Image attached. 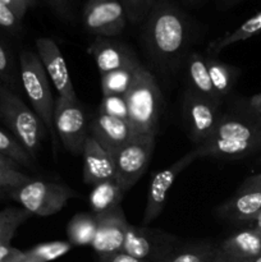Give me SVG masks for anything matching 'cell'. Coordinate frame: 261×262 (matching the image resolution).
<instances>
[{"label":"cell","mask_w":261,"mask_h":262,"mask_svg":"<svg viewBox=\"0 0 261 262\" xmlns=\"http://www.w3.org/2000/svg\"><path fill=\"white\" fill-rule=\"evenodd\" d=\"M216 246L211 243L178 245L161 262H214Z\"/></svg>","instance_id":"25"},{"label":"cell","mask_w":261,"mask_h":262,"mask_svg":"<svg viewBox=\"0 0 261 262\" xmlns=\"http://www.w3.org/2000/svg\"><path fill=\"white\" fill-rule=\"evenodd\" d=\"M22 20L13 12L10 7H8L3 0H0V27L8 31H18Z\"/></svg>","instance_id":"33"},{"label":"cell","mask_w":261,"mask_h":262,"mask_svg":"<svg viewBox=\"0 0 261 262\" xmlns=\"http://www.w3.org/2000/svg\"><path fill=\"white\" fill-rule=\"evenodd\" d=\"M240 189H261V173L253 174V176L248 177V178L241 184Z\"/></svg>","instance_id":"39"},{"label":"cell","mask_w":261,"mask_h":262,"mask_svg":"<svg viewBox=\"0 0 261 262\" xmlns=\"http://www.w3.org/2000/svg\"><path fill=\"white\" fill-rule=\"evenodd\" d=\"M261 32V12H258L257 14L251 17L250 19L246 20L245 23L240 26L238 28H235L233 32L225 33L222 37L215 38L214 41L209 43L207 46V50L212 54H217L225 49L227 46L233 45L235 42H240V41H245L247 38L253 37L257 33Z\"/></svg>","instance_id":"24"},{"label":"cell","mask_w":261,"mask_h":262,"mask_svg":"<svg viewBox=\"0 0 261 262\" xmlns=\"http://www.w3.org/2000/svg\"><path fill=\"white\" fill-rule=\"evenodd\" d=\"M97 217L96 233L91 247L99 257L120 252L124 245L125 233L129 223L125 219L122 207Z\"/></svg>","instance_id":"15"},{"label":"cell","mask_w":261,"mask_h":262,"mask_svg":"<svg viewBox=\"0 0 261 262\" xmlns=\"http://www.w3.org/2000/svg\"><path fill=\"white\" fill-rule=\"evenodd\" d=\"M97 262H143L141 260H137V258L132 257V256L127 255L125 252L120 251V252L113 253V255L102 256V257H99Z\"/></svg>","instance_id":"38"},{"label":"cell","mask_w":261,"mask_h":262,"mask_svg":"<svg viewBox=\"0 0 261 262\" xmlns=\"http://www.w3.org/2000/svg\"><path fill=\"white\" fill-rule=\"evenodd\" d=\"M124 194L125 192L120 188L117 179H110L92 186V191L89 196L91 212L99 216L119 209L122 207Z\"/></svg>","instance_id":"20"},{"label":"cell","mask_w":261,"mask_h":262,"mask_svg":"<svg viewBox=\"0 0 261 262\" xmlns=\"http://www.w3.org/2000/svg\"><path fill=\"white\" fill-rule=\"evenodd\" d=\"M20 82L32 110L45 124L50 137L54 154L58 152L59 138L54 128L55 100L51 91V82L38 59L37 54L31 50L19 53Z\"/></svg>","instance_id":"4"},{"label":"cell","mask_w":261,"mask_h":262,"mask_svg":"<svg viewBox=\"0 0 261 262\" xmlns=\"http://www.w3.org/2000/svg\"><path fill=\"white\" fill-rule=\"evenodd\" d=\"M128 106V122L135 135L156 136L164 99L161 90L147 68L141 64L129 91L125 95Z\"/></svg>","instance_id":"3"},{"label":"cell","mask_w":261,"mask_h":262,"mask_svg":"<svg viewBox=\"0 0 261 262\" xmlns=\"http://www.w3.org/2000/svg\"><path fill=\"white\" fill-rule=\"evenodd\" d=\"M13 78V63L9 53L0 42V79L10 83Z\"/></svg>","instance_id":"34"},{"label":"cell","mask_w":261,"mask_h":262,"mask_svg":"<svg viewBox=\"0 0 261 262\" xmlns=\"http://www.w3.org/2000/svg\"><path fill=\"white\" fill-rule=\"evenodd\" d=\"M222 102L202 96L193 90H187L183 97V118L187 133L196 145L210 137L219 124L223 114Z\"/></svg>","instance_id":"10"},{"label":"cell","mask_w":261,"mask_h":262,"mask_svg":"<svg viewBox=\"0 0 261 262\" xmlns=\"http://www.w3.org/2000/svg\"><path fill=\"white\" fill-rule=\"evenodd\" d=\"M8 7L13 9V12L18 15L20 20L23 19L25 14L30 8H32L36 4V0H3Z\"/></svg>","instance_id":"36"},{"label":"cell","mask_w":261,"mask_h":262,"mask_svg":"<svg viewBox=\"0 0 261 262\" xmlns=\"http://www.w3.org/2000/svg\"><path fill=\"white\" fill-rule=\"evenodd\" d=\"M0 154L12 159L18 165L27 166V168L32 166V158L28 155L25 147L14 137L2 129H0Z\"/></svg>","instance_id":"29"},{"label":"cell","mask_w":261,"mask_h":262,"mask_svg":"<svg viewBox=\"0 0 261 262\" xmlns=\"http://www.w3.org/2000/svg\"><path fill=\"white\" fill-rule=\"evenodd\" d=\"M0 194H2V189H0Z\"/></svg>","instance_id":"48"},{"label":"cell","mask_w":261,"mask_h":262,"mask_svg":"<svg viewBox=\"0 0 261 262\" xmlns=\"http://www.w3.org/2000/svg\"><path fill=\"white\" fill-rule=\"evenodd\" d=\"M214 262H261V256H256V257H250V258H229V257H222V256L216 255Z\"/></svg>","instance_id":"40"},{"label":"cell","mask_w":261,"mask_h":262,"mask_svg":"<svg viewBox=\"0 0 261 262\" xmlns=\"http://www.w3.org/2000/svg\"><path fill=\"white\" fill-rule=\"evenodd\" d=\"M89 53L96 63L100 76L117 69L137 67L141 64L135 51L127 43L115 37L97 36L89 46Z\"/></svg>","instance_id":"14"},{"label":"cell","mask_w":261,"mask_h":262,"mask_svg":"<svg viewBox=\"0 0 261 262\" xmlns=\"http://www.w3.org/2000/svg\"><path fill=\"white\" fill-rule=\"evenodd\" d=\"M246 105H247V109H253V107H258L261 106V92L260 94L253 95L252 97L246 101Z\"/></svg>","instance_id":"42"},{"label":"cell","mask_w":261,"mask_h":262,"mask_svg":"<svg viewBox=\"0 0 261 262\" xmlns=\"http://www.w3.org/2000/svg\"><path fill=\"white\" fill-rule=\"evenodd\" d=\"M0 118L28 155L36 159L48 130L36 113L7 86H0Z\"/></svg>","instance_id":"5"},{"label":"cell","mask_w":261,"mask_h":262,"mask_svg":"<svg viewBox=\"0 0 261 262\" xmlns=\"http://www.w3.org/2000/svg\"><path fill=\"white\" fill-rule=\"evenodd\" d=\"M156 136L135 135V137L114 154L117 182L127 193L147 170L153 158Z\"/></svg>","instance_id":"7"},{"label":"cell","mask_w":261,"mask_h":262,"mask_svg":"<svg viewBox=\"0 0 261 262\" xmlns=\"http://www.w3.org/2000/svg\"><path fill=\"white\" fill-rule=\"evenodd\" d=\"M54 128L68 152L72 155H82L84 143L89 138V122L83 107L77 99L55 100L54 109Z\"/></svg>","instance_id":"8"},{"label":"cell","mask_w":261,"mask_h":262,"mask_svg":"<svg viewBox=\"0 0 261 262\" xmlns=\"http://www.w3.org/2000/svg\"><path fill=\"white\" fill-rule=\"evenodd\" d=\"M241 0H219L217 4H219L220 8H229L232 5H235L237 3H240Z\"/></svg>","instance_id":"45"},{"label":"cell","mask_w":261,"mask_h":262,"mask_svg":"<svg viewBox=\"0 0 261 262\" xmlns=\"http://www.w3.org/2000/svg\"><path fill=\"white\" fill-rule=\"evenodd\" d=\"M23 251L12 247L10 245L0 246V262H18Z\"/></svg>","instance_id":"37"},{"label":"cell","mask_w":261,"mask_h":262,"mask_svg":"<svg viewBox=\"0 0 261 262\" xmlns=\"http://www.w3.org/2000/svg\"><path fill=\"white\" fill-rule=\"evenodd\" d=\"M83 183L96 186L101 182L117 179L113 156L101 147L91 136L86 140L83 151Z\"/></svg>","instance_id":"17"},{"label":"cell","mask_w":261,"mask_h":262,"mask_svg":"<svg viewBox=\"0 0 261 262\" xmlns=\"http://www.w3.org/2000/svg\"><path fill=\"white\" fill-rule=\"evenodd\" d=\"M196 159H199L196 151H188L186 155L182 156L181 159L169 165L164 170L158 171L153 177L148 186L147 200H146V207L143 211L142 225H148L158 219L159 215L164 210L165 206L166 197H168L169 189L174 184L177 177L182 173L186 168H188Z\"/></svg>","instance_id":"12"},{"label":"cell","mask_w":261,"mask_h":262,"mask_svg":"<svg viewBox=\"0 0 261 262\" xmlns=\"http://www.w3.org/2000/svg\"><path fill=\"white\" fill-rule=\"evenodd\" d=\"M72 250L68 241H53L36 245L35 247L23 251L18 262H50L61 257Z\"/></svg>","instance_id":"27"},{"label":"cell","mask_w":261,"mask_h":262,"mask_svg":"<svg viewBox=\"0 0 261 262\" xmlns=\"http://www.w3.org/2000/svg\"><path fill=\"white\" fill-rule=\"evenodd\" d=\"M187 73H188L191 90L202 96L210 97L212 100L222 102L217 99L214 89H212L211 79H210L209 71L206 66V58L200 53H191L187 58Z\"/></svg>","instance_id":"21"},{"label":"cell","mask_w":261,"mask_h":262,"mask_svg":"<svg viewBox=\"0 0 261 262\" xmlns=\"http://www.w3.org/2000/svg\"><path fill=\"white\" fill-rule=\"evenodd\" d=\"M247 117H250L253 122H256L261 127V106L247 109Z\"/></svg>","instance_id":"41"},{"label":"cell","mask_w":261,"mask_h":262,"mask_svg":"<svg viewBox=\"0 0 261 262\" xmlns=\"http://www.w3.org/2000/svg\"><path fill=\"white\" fill-rule=\"evenodd\" d=\"M257 164H258V165H261V156H260V158H258V160H257Z\"/></svg>","instance_id":"47"},{"label":"cell","mask_w":261,"mask_h":262,"mask_svg":"<svg viewBox=\"0 0 261 262\" xmlns=\"http://www.w3.org/2000/svg\"><path fill=\"white\" fill-rule=\"evenodd\" d=\"M261 150V127L250 117L223 115L207 140L194 148L199 158L238 160Z\"/></svg>","instance_id":"2"},{"label":"cell","mask_w":261,"mask_h":262,"mask_svg":"<svg viewBox=\"0 0 261 262\" xmlns=\"http://www.w3.org/2000/svg\"><path fill=\"white\" fill-rule=\"evenodd\" d=\"M261 212V189H238L217 209L223 219L248 224Z\"/></svg>","instance_id":"18"},{"label":"cell","mask_w":261,"mask_h":262,"mask_svg":"<svg viewBox=\"0 0 261 262\" xmlns=\"http://www.w3.org/2000/svg\"><path fill=\"white\" fill-rule=\"evenodd\" d=\"M216 255L229 258L261 256V234L252 228L240 230L216 246Z\"/></svg>","instance_id":"19"},{"label":"cell","mask_w":261,"mask_h":262,"mask_svg":"<svg viewBox=\"0 0 261 262\" xmlns=\"http://www.w3.org/2000/svg\"><path fill=\"white\" fill-rule=\"evenodd\" d=\"M32 215L22 207H7L0 210V246L9 245L18 228Z\"/></svg>","instance_id":"28"},{"label":"cell","mask_w":261,"mask_h":262,"mask_svg":"<svg viewBox=\"0 0 261 262\" xmlns=\"http://www.w3.org/2000/svg\"><path fill=\"white\" fill-rule=\"evenodd\" d=\"M140 66L117 69V71L109 72V73L100 76L102 96H107V95L125 96L133 82H135L136 73H137V69L140 68Z\"/></svg>","instance_id":"26"},{"label":"cell","mask_w":261,"mask_h":262,"mask_svg":"<svg viewBox=\"0 0 261 262\" xmlns=\"http://www.w3.org/2000/svg\"><path fill=\"white\" fill-rule=\"evenodd\" d=\"M0 165L2 166H7V168H13V169H17L18 168V164L14 163L12 159L7 158V156L2 155L0 154Z\"/></svg>","instance_id":"43"},{"label":"cell","mask_w":261,"mask_h":262,"mask_svg":"<svg viewBox=\"0 0 261 262\" xmlns=\"http://www.w3.org/2000/svg\"><path fill=\"white\" fill-rule=\"evenodd\" d=\"M97 217L92 212H78L67 224V237L72 246H91L96 233Z\"/></svg>","instance_id":"22"},{"label":"cell","mask_w":261,"mask_h":262,"mask_svg":"<svg viewBox=\"0 0 261 262\" xmlns=\"http://www.w3.org/2000/svg\"><path fill=\"white\" fill-rule=\"evenodd\" d=\"M178 245L179 239L170 233L129 224L122 251L143 262H161Z\"/></svg>","instance_id":"9"},{"label":"cell","mask_w":261,"mask_h":262,"mask_svg":"<svg viewBox=\"0 0 261 262\" xmlns=\"http://www.w3.org/2000/svg\"><path fill=\"white\" fill-rule=\"evenodd\" d=\"M142 42L159 68L173 71L181 63L192 36V23L171 0H155L143 20Z\"/></svg>","instance_id":"1"},{"label":"cell","mask_w":261,"mask_h":262,"mask_svg":"<svg viewBox=\"0 0 261 262\" xmlns=\"http://www.w3.org/2000/svg\"><path fill=\"white\" fill-rule=\"evenodd\" d=\"M89 132L90 136L112 156L135 137L128 120L110 117L104 113H97L89 124Z\"/></svg>","instance_id":"16"},{"label":"cell","mask_w":261,"mask_h":262,"mask_svg":"<svg viewBox=\"0 0 261 262\" xmlns=\"http://www.w3.org/2000/svg\"><path fill=\"white\" fill-rule=\"evenodd\" d=\"M45 2L58 17L63 18L64 20H73V12L69 0H45Z\"/></svg>","instance_id":"35"},{"label":"cell","mask_w":261,"mask_h":262,"mask_svg":"<svg viewBox=\"0 0 261 262\" xmlns=\"http://www.w3.org/2000/svg\"><path fill=\"white\" fill-rule=\"evenodd\" d=\"M248 228H252V229H255L256 232H258L261 234V212L255 219H252L248 223Z\"/></svg>","instance_id":"44"},{"label":"cell","mask_w":261,"mask_h":262,"mask_svg":"<svg viewBox=\"0 0 261 262\" xmlns=\"http://www.w3.org/2000/svg\"><path fill=\"white\" fill-rule=\"evenodd\" d=\"M82 19L87 32L96 37H117L128 20L119 0H87Z\"/></svg>","instance_id":"11"},{"label":"cell","mask_w":261,"mask_h":262,"mask_svg":"<svg viewBox=\"0 0 261 262\" xmlns=\"http://www.w3.org/2000/svg\"><path fill=\"white\" fill-rule=\"evenodd\" d=\"M31 178L18 169L0 165V189H14L30 182Z\"/></svg>","instance_id":"32"},{"label":"cell","mask_w":261,"mask_h":262,"mask_svg":"<svg viewBox=\"0 0 261 262\" xmlns=\"http://www.w3.org/2000/svg\"><path fill=\"white\" fill-rule=\"evenodd\" d=\"M206 66L210 74V79H211L212 89H214L217 99L223 101V99L227 95H229L233 86H234L238 76V69L214 58H207Z\"/></svg>","instance_id":"23"},{"label":"cell","mask_w":261,"mask_h":262,"mask_svg":"<svg viewBox=\"0 0 261 262\" xmlns=\"http://www.w3.org/2000/svg\"><path fill=\"white\" fill-rule=\"evenodd\" d=\"M124 8L127 19L133 25L143 22L155 0H119Z\"/></svg>","instance_id":"30"},{"label":"cell","mask_w":261,"mask_h":262,"mask_svg":"<svg viewBox=\"0 0 261 262\" xmlns=\"http://www.w3.org/2000/svg\"><path fill=\"white\" fill-rule=\"evenodd\" d=\"M183 2L188 5H196V4H200V3H202L204 0H183Z\"/></svg>","instance_id":"46"},{"label":"cell","mask_w":261,"mask_h":262,"mask_svg":"<svg viewBox=\"0 0 261 262\" xmlns=\"http://www.w3.org/2000/svg\"><path fill=\"white\" fill-rule=\"evenodd\" d=\"M8 193L22 209L36 216L58 214L69 200L78 197V193L67 184L40 179H31L18 188L9 189Z\"/></svg>","instance_id":"6"},{"label":"cell","mask_w":261,"mask_h":262,"mask_svg":"<svg viewBox=\"0 0 261 262\" xmlns=\"http://www.w3.org/2000/svg\"><path fill=\"white\" fill-rule=\"evenodd\" d=\"M99 113H104V114L110 115V117L128 120V106L127 101H125V96H119V95L102 96Z\"/></svg>","instance_id":"31"},{"label":"cell","mask_w":261,"mask_h":262,"mask_svg":"<svg viewBox=\"0 0 261 262\" xmlns=\"http://www.w3.org/2000/svg\"><path fill=\"white\" fill-rule=\"evenodd\" d=\"M37 56L50 79L51 84L60 99H76L77 95L72 83L71 73L58 43L49 37L36 40Z\"/></svg>","instance_id":"13"}]
</instances>
